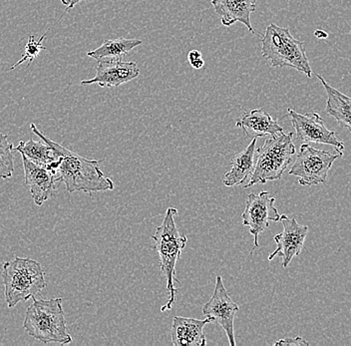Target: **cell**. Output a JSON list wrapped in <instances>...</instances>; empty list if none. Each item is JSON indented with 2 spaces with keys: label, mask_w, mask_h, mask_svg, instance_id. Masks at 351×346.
Returning <instances> with one entry per match:
<instances>
[{
  "label": "cell",
  "mask_w": 351,
  "mask_h": 346,
  "mask_svg": "<svg viewBox=\"0 0 351 346\" xmlns=\"http://www.w3.org/2000/svg\"><path fill=\"white\" fill-rule=\"evenodd\" d=\"M30 129L59 155L56 170L57 181L64 183L68 193L83 192L91 195L93 193L114 190L115 185L113 181L105 176L99 166L102 161L87 159L68 150L65 147L46 137L34 123L30 124Z\"/></svg>",
  "instance_id": "obj_1"
},
{
  "label": "cell",
  "mask_w": 351,
  "mask_h": 346,
  "mask_svg": "<svg viewBox=\"0 0 351 346\" xmlns=\"http://www.w3.org/2000/svg\"><path fill=\"white\" fill-rule=\"evenodd\" d=\"M177 214V209L168 208L165 214L163 223L157 227L155 235L151 236L154 242L152 249L159 254L160 267L167 280L169 301L162 306V312L170 310L175 304L176 295L178 293L175 282H179L176 277V264L188 242V238L179 231L176 225L175 217Z\"/></svg>",
  "instance_id": "obj_2"
},
{
  "label": "cell",
  "mask_w": 351,
  "mask_h": 346,
  "mask_svg": "<svg viewBox=\"0 0 351 346\" xmlns=\"http://www.w3.org/2000/svg\"><path fill=\"white\" fill-rule=\"evenodd\" d=\"M32 306L27 308L23 328L30 336L44 345L59 343L69 345L71 335L68 334L61 297L36 299L32 297Z\"/></svg>",
  "instance_id": "obj_3"
},
{
  "label": "cell",
  "mask_w": 351,
  "mask_h": 346,
  "mask_svg": "<svg viewBox=\"0 0 351 346\" xmlns=\"http://www.w3.org/2000/svg\"><path fill=\"white\" fill-rule=\"evenodd\" d=\"M43 267L37 260L15 258L2 266L4 295L10 308L26 301L47 286Z\"/></svg>",
  "instance_id": "obj_4"
},
{
  "label": "cell",
  "mask_w": 351,
  "mask_h": 346,
  "mask_svg": "<svg viewBox=\"0 0 351 346\" xmlns=\"http://www.w3.org/2000/svg\"><path fill=\"white\" fill-rule=\"evenodd\" d=\"M262 54L271 67L293 68L311 78L304 43L295 39L289 28L269 24L262 38Z\"/></svg>",
  "instance_id": "obj_5"
},
{
  "label": "cell",
  "mask_w": 351,
  "mask_h": 346,
  "mask_svg": "<svg viewBox=\"0 0 351 346\" xmlns=\"http://www.w3.org/2000/svg\"><path fill=\"white\" fill-rule=\"evenodd\" d=\"M293 133L282 132L265 140L261 148L256 149L254 169L245 189L256 185L276 181L282 178L295 155Z\"/></svg>",
  "instance_id": "obj_6"
},
{
  "label": "cell",
  "mask_w": 351,
  "mask_h": 346,
  "mask_svg": "<svg viewBox=\"0 0 351 346\" xmlns=\"http://www.w3.org/2000/svg\"><path fill=\"white\" fill-rule=\"evenodd\" d=\"M342 157L341 151H329L313 148L308 144H302L289 175L298 177L302 186H317L326 183L329 170L333 163Z\"/></svg>",
  "instance_id": "obj_7"
},
{
  "label": "cell",
  "mask_w": 351,
  "mask_h": 346,
  "mask_svg": "<svg viewBox=\"0 0 351 346\" xmlns=\"http://www.w3.org/2000/svg\"><path fill=\"white\" fill-rule=\"evenodd\" d=\"M276 199L269 196V193L263 190L260 194H250L245 201V211L241 214L243 225L249 227L250 233L254 236V246L252 251L258 247V235L269 227L271 222H280V216L274 207Z\"/></svg>",
  "instance_id": "obj_8"
},
{
  "label": "cell",
  "mask_w": 351,
  "mask_h": 346,
  "mask_svg": "<svg viewBox=\"0 0 351 346\" xmlns=\"http://www.w3.org/2000/svg\"><path fill=\"white\" fill-rule=\"evenodd\" d=\"M291 124L295 128L298 141L307 143L326 144L335 147V150L343 151L344 144L337 139L335 131L329 130L324 125L319 114H300L293 109H287Z\"/></svg>",
  "instance_id": "obj_9"
},
{
  "label": "cell",
  "mask_w": 351,
  "mask_h": 346,
  "mask_svg": "<svg viewBox=\"0 0 351 346\" xmlns=\"http://www.w3.org/2000/svg\"><path fill=\"white\" fill-rule=\"evenodd\" d=\"M239 306L230 297L221 275L216 277V286L212 299L204 304L202 312L206 317L213 319V323L219 324L229 338L230 345L236 346L234 339V321Z\"/></svg>",
  "instance_id": "obj_10"
},
{
  "label": "cell",
  "mask_w": 351,
  "mask_h": 346,
  "mask_svg": "<svg viewBox=\"0 0 351 346\" xmlns=\"http://www.w3.org/2000/svg\"><path fill=\"white\" fill-rule=\"evenodd\" d=\"M280 222L284 225V231L274 236L276 249L269 256L267 260H273L274 258L280 257L282 258V267L287 268L293 258L302 253L308 233V227L300 225L295 218H289L285 214L280 216Z\"/></svg>",
  "instance_id": "obj_11"
},
{
  "label": "cell",
  "mask_w": 351,
  "mask_h": 346,
  "mask_svg": "<svg viewBox=\"0 0 351 346\" xmlns=\"http://www.w3.org/2000/svg\"><path fill=\"white\" fill-rule=\"evenodd\" d=\"M140 69L135 62L122 60L98 61L96 75L81 81V85L98 84L101 87H118L137 78Z\"/></svg>",
  "instance_id": "obj_12"
},
{
  "label": "cell",
  "mask_w": 351,
  "mask_h": 346,
  "mask_svg": "<svg viewBox=\"0 0 351 346\" xmlns=\"http://www.w3.org/2000/svg\"><path fill=\"white\" fill-rule=\"evenodd\" d=\"M23 161L25 185L29 188L30 194L37 206L51 198L56 190L57 177L49 169L37 165L21 154Z\"/></svg>",
  "instance_id": "obj_13"
},
{
  "label": "cell",
  "mask_w": 351,
  "mask_h": 346,
  "mask_svg": "<svg viewBox=\"0 0 351 346\" xmlns=\"http://www.w3.org/2000/svg\"><path fill=\"white\" fill-rule=\"evenodd\" d=\"M256 1L258 0H212V4L223 26L229 27L241 23L254 34L251 14L256 12Z\"/></svg>",
  "instance_id": "obj_14"
},
{
  "label": "cell",
  "mask_w": 351,
  "mask_h": 346,
  "mask_svg": "<svg viewBox=\"0 0 351 346\" xmlns=\"http://www.w3.org/2000/svg\"><path fill=\"white\" fill-rule=\"evenodd\" d=\"M213 319L210 317L199 321L196 319L188 317H175L173 319L171 337L172 343L175 346H205L207 345V338L204 334V328L208 323H212Z\"/></svg>",
  "instance_id": "obj_15"
},
{
  "label": "cell",
  "mask_w": 351,
  "mask_h": 346,
  "mask_svg": "<svg viewBox=\"0 0 351 346\" xmlns=\"http://www.w3.org/2000/svg\"><path fill=\"white\" fill-rule=\"evenodd\" d=\"M236 127L241 128L245 135L252 138L276 136L284 132V129L267 112L258 108L245 112L237 121Z\"/></svg>",
  "instance_id": "obj_16"
},
{
  "label": "cell",
  "mask_w": 351,
  "mask_h": 346,
  "mask_svg": "<svg viewBox=\"0 0 351 346\" xmlns=\"http://www.w3.org/2000/svg\"><path fill=\"white\" fill-rule=\"evenodd\" d=\"M256 138H252L251 143L245 150L234 155L230 161L232 168L223 178V185L226 187H234L241 185L249 177H251L254 169L256 153Z\"/></svg>",
  "instance_id": "obj_17"
},
{
  "label": "cell",
  "mask_w": 351,
  "mask_h": 346,
  "mask_svg": "<svg viewBox=\"0 0 351 346\" xmlns=\"http://www.w3.org/2000/svg\"><path fill=\"white\" fill-rule=\"evenodd\" d=\"M317 77L319 79L328 94L326 113L335 118L339 126L348 129L351 132V98L344 95L335 87L330 86L319 74H317Z\"/></svg>",
  "instance_id": "obj_18"
},
{
  "label": "cell",
  "mask_w": 351,
  "mask_h": 346,
  "mask_svg": "<svg viewBox=\"0 0 351 346\" xmlns=\"http://www.w3.org/2000/svg\"><path fill=\"white\" fill-rule=\"evenodd\" d=\"M142 45L140 39H126L123 37L104 40L102 45L96 49L87 52V56L95 59L96 61L102 60H122L123 57L130 53L134 48Z\"/></svg>",
  "instance_id": "obj_19"
},
{
  "label": "cell",
  "mask_w": 351,
  "mask_h": 346,
  "mask_svg": "<svg viewBox=\"0 0 351 346\" xmlns=\"http://www.w3.org/2000/svg\"><path fill=\"white\" fill-rule=\"evenodd\" d=\"M13 150L25 155L33 163L46 168H49L59 159V155L53 149L41 139L40 141L32 139L27 142L21 141Z\"/></svg>",
  "instance_id": "obj_20"
},
{
  "label": "cell",
  "mask_w": 351,
  "mask_h": 346,
  "mask_svg": "<svg viewBox=\"0 0 351 346\" xmlns=\"http://www.w3.org/2000/svg\"><path fill=\"white\" fill-rule=\"evenodd\" d=\"M14 146L8 141V136L0 133V179H10L14 171Z\"/></svg>",
  "instance_id": "obj_21"
},
{
  "label": "cell",
  "mask_w": 351,
  "mask_h": 346,
  "mask_svg": "<svg viewBox=\"0 0 351 346\" xmlns=\"http://www.w3.org/2000/svg\"><path fill=\"white\" fill-rule=\"evenodd\" d=\"M48 32H49V30L46 32L45 34L38 39V40H35L34 35H29V36H28V41L27 43H26L25 48H24V52L23 54H22L21 60H19V62L15 63V64L11 67V70L19 67V65L25 62V61H28L27 66H29L30 63H32V61L34 60L39 54H40L41 50L46 49V47L45 46H43V42Z\"/></svg>",
  "instance_id": "obj_22"
},
{
  "label": "cell",
  "mask_w": 351,
  "mask_h": 346,
  "mask_svg": "<svg viewBox=\"0 0 351 346\" xmlns=\"http://www.w3.org/2000/svg\"><path fill=\"white\" fill-rule=\"evenodd\" d=\"M188 60L190 62L191 66L194 69H201L205 65V61H204L203 56H202L201 52L199 50H192L189 52Z\"/></svg>",
  "instance_id": "obj_23"
},
{
  "label": "cell",
  "mask_w": 351,
  "mask_h": 346,
  "mask_svg": "<svg viewBox=\"0 0 351 346\" xmlns=\"http://www.w3.org/2000/svg\"><path fill=\"white\" fill-rule=\"evenodd\" d=\"M274 346H289V345H295V346H302V345H308V343L306 341H304L302 337L296 336L295 338H284L280 339V341H276V343H274Z\"/></svg>",
  "instance_id": "obj_24"
},
{
  "label": "cell",
  "mask_w": 351,
  "mask_h": 346,
  "mask_svg": "<svg viewBox=\"0 0 351 346\" xmlns=\"http://www.w3.org/2000/svg\"><path fill=\"white\" fill-rule=\"evenodd\" d=\"M83 1H85V0H61V2L66 6V10H67V12L75 8L77 4L81 3V2Z\"/></svg>",
  "instance_id": "obj_25"
},
{
  "label": "cell",
  "mask_w": 351,
  "mask_h": 346,
  "mask_svg": "<svg viewBox=\"0 0 351 346\" xmlns=\"http://www.w3.org/2000/svg\"><path fill=\"white\" fill-rule=\"evenodd\" d=\"M315 35L319 39L328 38V34H326V32H322V30H317V32H315Z\"/></svg>",
  "instance_id": "obj_26"
}]
</instances>
